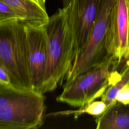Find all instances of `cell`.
Here are the masks:
<instances>
[{"mask_svg": "<svg viewBox=\"0 0 129 129\" xmlns=\"http://www.w3.org/2000/svg\"><path fill=\"white\" fill-rule=\"evenodd\" d=\"M126 84H129V63L123 68L120 79L110 86L101 97V100L106 104L107 108L116 102L115 98L117 92Z\"/></svg>", "mask_w": 129, "mask_h": 129, "instance_id": "obj_12", "label": "cell"}, {"mask_svg": "<svg viewBox=\"0 0 129 129\" xmlns=\"http://www.w3.org/2000/svg\"><path fill=\"white\" fill-rule=\"evenodd\" d=\"M12 19L25 20L13 9L0 1V21Z\"/></svg>", "mask_w": 129, "mask_h": 129, "instance_id": "obj_13", "label": "cell"}, {"mask_svg": "<svg viewBox=\"0 0 129 129\" xmlns=\"http://www.w3.org/2000/svg\"><path fill=\"white\" fill-rule=\"evenodd\" d=\"M26 22L24 19L0 21V64L9 73L14 87L29 89L33 88L29 73Z\"/></svg>", "mask_w": 129, "mask_h": 129, "instance_id": "obj_3", "label": "cell"}, {"mask_svg": "<svg viewBox=\"0 0 129 129\" xmlns=\"http://www.w3.org/2000/svg\"><path fill=\"white\" fill-rule=\"evenodd\" d=\"M115 1L100 0L97 16L88 40L75 57L63 86L108 57L105 48V37Z\"/></svg>", "mask_w": 129, "mask_h": 129, "instance_id": "obj_5", "label": "cell"}, {"mask_svg": "<svg viewBox=\"0 0 129 129\" xmlns=\"http://www.w3.org/2000/svg\"><path fill=\"white\" fill-rule=\"evenodd\" d=\"M100 3V0H70L63 7L74 35L75 57L88 40Z\"/></svg>", "mask_w": 129, "mask_h": 129, "instance_id": "obj_8", "label": "cell"}, {"mask_svg": "<svg viewBox=\"0 0 129 129\" xmlns=\"http://www.w3.org/2000/svg\"><path fill=\"white\" fill-rule=\"evenodd\" d=\"M26 31L31 83L33 89L41 92L48 62V39L45 25H36L27 22Z\"/></svg>", "mask_w": 129, "mask_h": 129, "instance_id": "obj_7", "label": "cell"}, {"mask_svg": "<svg viewBox=\"0 0 129 129\" xmlns=\"http://www.w3.org/2000/svg\"><path fill=\"white\" fill-rule=\"evenodd\" d=\"M96 129H129V104L116 102L96 117Z\"/></svg>", "mask_w": 129, "mask_h": 129, "instance_id": "obj_9", "label": "cell"}, {"mask_svg": "<svg viewBox=\"0 0 129 129\" xmlns=\"http://www.w3.org/2000/svg\"><path fill=\"white\" fill-rule=\"evenodd\" d=\"M128 46H129V34H128ZM129 60V55H128V59Z\"/></svg>", "mask_w": 129, "mask_h": 129, "instance_id": "obj_18", "label": "cell"}, {"mask_svg": "<svg viewBox=\"0 0 129 129\" xmlns=\"http://www.w3.org/2000/svg\"><path fill=\"white\" fill-rule=\"evenodd\" d=\"M129 0H115L106 31L105 48L107 56H113L120 63L128 59Z\"/></svg>", "mask_w": 129, "mask_h": 129, "instance_id": "obj_6", "label": "cell"}, {"mask_svg": "<svg viewBox=\"0 0 129 129\" xmlns=\"http://www.w3.org/2000/svg\"><path fill=\"white\" fill-rule=\"evenodd\" d=\"M107 108L106 104L102 100L93 101L85 105L80 107L79 109L75 110H67L58 111L56 112H52L46 116H57V115H66L73 114L74 118H77L81 115L87 113L91 115L97 117L103 113Z\"/></svg>", "mask_w": 129, "mask_h": 129, "instance_id": "obj_11", "label": "cell"}, {"mask_svg": "<svg viewBox=\"0 0 129 129\" xmlns=\"http://www.w3.org/2000/svg\"><path fill=\"white\" fill-rule=\"evenodd\" d=\"M48 39V62L41 89L44 94L62 85L75 57L74 35L63 7L49 18L45 25Z\"/></svg>", "mask_w": 129, "mask_h": 129, "instance_id": "obj_1", "label": "cell"}, {"mask_svg": "<svg viewBox=\"0 0 129 129\" xmlns=\"http://www.w3.org/2000/svg\"><path fill=\"white\" fill-rule=\"evenodd\" d=\"M42 8L46 10L45 8V0H34Z\"/></svg>", "mask_w": 129, "mask_h": 129, "instance_id": "obj_16", "label": "cell"}, {"mask_svg": "<svg viewBox=\"0 0 129 129\" xmlns=\"http://www.w3.org/2000/svg\"><path fill=\"white\" fill-rule=\"evenodd\" d=\"M70 0H62V4H63V7L67 5L68 4V3L70 2Z\"/></svg>", "mask_w": 129, "mask_h": 129, "instance_id": "obj_17", "label": "cell"}, {"mask_svg": "<svg viewBox=\"0 0 129 129\" xmlns=\"http://www.w3.org/2000/svg\"><path fill=\"white\" fill-rule=\"evenodd\" d=\"M117 60L110 56L87 72L76 77L56 97L57 102L72 107H82L101 97L106 90L121 78Z\"/></svg>", "mask_w": 129, "mask_h": 129, "instance_id": "obj_4", "label": "cell"}, {"mask_svg": "<svg viewBox=\"0 0 129 129\" xmlns=\"http://www.w3.org/2000/svg\"><path fill=\"white\" fill-rule=\"evenodd\" d=\"M115 101L126 105L129 104V84H126L117 92Z\"/></svg>", "mask_w": 129, "mask_h": 129, "instance_id": "obj_14", "label": "cell"}, {"mask_svg": "<svg viewBox=\"0 0 129 129\" xmlns=\"http://www.w3.org/2000/svg\"><path fill=\"white\" fill-rule=\"evenodd\" d=\"M19 13L27 22L43 26L46 25L48 16L46 10L34 0H0Z\"/></svg>", "mask_w": 129, "mask_h": 129, "instance_id": "obj_10", "label": "cell"}, {"mask_svg": "<svg viewBox=\"0 0 129 129\" xmlns=\"http://www.w3.org/2000/svg\"><path fill=\"white\" fill-rule=\"evenodd\" d=\"M0 84L7 86H13L9 73L1 64H0Z\"/></svg>", "mask_w": 129, "mask_h": 129, "instance_id": "obj_15", "label": "cell"}, {"mask_svg": "<svg viewBox=\"0 0 129 129\" xmlns=\"http://www.w3.org/2000/svg\"><path fill=\"white\" fill-rule=\"evenodd\" d=\"M44 94L0 84V129H37L45 116Z\"/></svg>", "mask_w": 129, "mask_h": 129, "instance_id": "obj_2", "label": "cell"}]
</instances>
